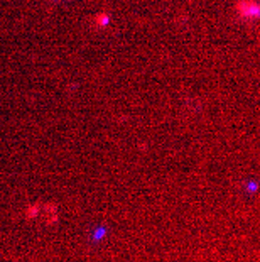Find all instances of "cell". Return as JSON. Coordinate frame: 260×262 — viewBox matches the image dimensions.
I'll list each match as a JSON object with an SVG mask.
<instances>
[{
    "mask_svg": "<svg viewBox=\"0 0 260 262\" xmlns=\"http://www.w3.org/2000/svg\"><path fill=\"white\" fill-rule=\"evenodd\" d=\"M235 10L240 19L243 21H253L259 17V4L255 0H236Z\"/></svg>",
    "mask_w": 260,
    "mask_h": 262,
    "instance_id": "cell-1",
    "label": "cell"
},
{
    "mask_svg": "<svg viewBox=\"0 0 260 262\" xmlns=\"http://www.w3.org/2000/svg\"><path fill=\"white\" fill-rule=\"evenodd\" d=\"M44 213H46V222L49 223V225H54V223H57V208L54 203H47L46 206H44Z\"/></svg>",
    "mask_w": 260,
    "mask_h": 262,
    "instance_id": "cell-2",
    "label": "cell"
},
{
    "mask_svg": "<svg viewBox=\"0 0 260 262\" xmlns=\"http://www.w3.org/2000/svg\"><path fill=\"white\" fill-rule=\"evenodd\" d=\"M108 22H110V17H108L106 12H100L98 15L93 19V24H95L96 29H103V27H106L108 26Z\"/></svg>",
    "mask_w": 260,
    "mask_h": 262,
    "instance_id": "cell-3",
    "label": "cell"
},
{
    "mask_svg": "<svg viewBox=\"0 0 260 262\" xmlns=\"http://www.w3.org/2000/svg\"><path fill=\"white\" fill-rule=\"evenodd\" d=\"M39 211H41V206H39L37 203L29 205V206L26 208V218H27V220H34V218H37Z\"/></svg>",
    "mask_w": 260,
    "mask_h": 262,
    "instance_id": "cell-4",
    "label": "cell"
}]
</instances>
